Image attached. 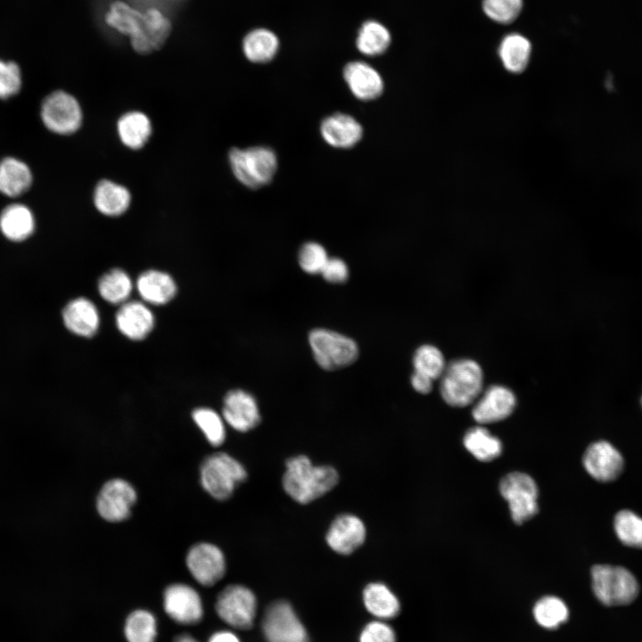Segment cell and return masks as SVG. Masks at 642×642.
<instances>
[{
	"label": "cell",
	"mask_w": 642,
	"mask_h": 642,
	"mask_svg": "<svg viewBox=\"0 0 642 642\" xmlns=\"http://www.w3.org/2000/svg\"><path fill=\"white\" fill-rule=\"evenodd\" d=\"M173 642H200L195 638L189 634H181L177 636Z\"/></svg>",
	"instance_id": "cell-47"
},
{
	"label": "cell",
	"mask_w": 642,
	"mask_h": 642,
	"mask_svg": "<svg viewBox=\"0 0 642 642\" xmlns=\"http://www.w3.org/2000/svg\"><path fill=\"white\" fill-rule=\"evenodd\" d=\"M366 529L363 521L352 514H342L331 523L325 541L328 547L340 555H350L363 545Z\"/></svg>",
	"instance_id": "cell-16"
},
{
	"label": "cell",
	"mask_w": 642,
	"mask_h": 642,
	"mask_svg": "<svg viewBox=\"0 0 642 642\" xmlns=\"http://www.w3.org/2000/svg\"><path fill=\"white\" fill-rule=\"evenodd\" d=\"M591 585L596 597L605 605L630 604L639 591L634 574L620 565L595 564L591 568Z\"/></svg>",
	"instance_id": "cell-4"
},
{
	"label": "cell",
	"mask_w": 642,
	"mask_h": 642,
	"mask_svg": "<svg viewBox=\"0 0 642 642\" xmlns=\"http://www.w3.org/2000/svg\"><path fill=\"white\" fill-rule=\"evenodd\" d=\"M532 613L536 622L547 630L558 628L569 617L566 604L556 596L539 598L533 606Z\"/></svg>",
	"instance_id": "cell-35"
},
{
	"label": "cell",
	"mask_w": 642,
	"mask_h": 642,
	"mask_svg": "<svg viewBox=\"0 0 642 642\" xmlns=\"http://www.w3.org/2000/svg\"><path fill=\"white\" fill-rule=\"evenodd\" d=\"M640 405H641V407H642V394H641V397H640Z\"/></svg>",
	"instance_id": "cell-48"
},
{
	"label": "cell",
	"mask_w": 642,
	"mask_h": 642,
	"mask_svg": "<svg viewBox=\"0 0 642 642\" xmlns=\"http://www.w3.org/2000/svg\"><path fill=\"white\" fill-rule=\"evenodd\" d=\"M136 287L142 299L153 305L166 304L177 292L173 278L159 270H148L141 274Z\"/></svg>",
	"instance_id": "cell-27"
},
{
	"label": "cell",
	"mask_w": 642,
	"mask_h": 642,
	"mask_svg": "<svg viewBox=\"0 0 642 642\" xmlns=\"http://www.w3.org/2000/svg\"><path fill=\"white\" fill-rule=\"evenodd\" d=\"M33 176L29 167L14 157L0 160V193L17 197L26 193L32 185Z\"/></svg>",
	"instance_id": "cell-28"
},
{
	"label": "cell",
	"mask_w": 642,
	"mask_h": 642,
	"mask_svg": "<svg viewBox=\"0 0 642 642\" xmlns=\"http://www.w3.org/2000/svg\"><path fill=\"white\" fill-rule=\"evenodd\" d=\"M582 465L594 480L611 482L621 476L625 461L622 454L614 445L600 440L588 446L582 456Z\"/></svg>",
	"instance_id": "cell-11"
},
{
	"label": "cell",
	"mask_w": 642,
	"mask_h": 642,
	"mask_svg": "<svg viewBox=\"0 0 642 642\" xmlns=\"http://www.w3.org/2000/svg\"><path fill=\"white\" fill-rule=\"evenodd\" d=\"M200 474L203 489L218 500L229 498L235 488L247 479L244 466L224 452L207 457L201 465Z\"/></svg>",
	"instance_id": "cell-5"
},
{
	"label": "cell",
	"mask_w": 642,
	"mask_h": 642,
	"mask_svg": "<svg viewBox=\"0 0 642 642\" xmlns=\"http://www.w3.org/2000/svg\"><path fill=\"white\" fill-rule=\"evenodd\" d=\"M116 129L122 144L131 150H139L148 143L152 125L144 112L129 111L119 118Z\"/></svg>",
	"instance_id": "cell-24"
},
{
	"label": "cell",
	"mask_w": 642,
	"mask_h": 642,
	"mask_svg": "<svg viewBox=\"0 0 642 642\" xmlns=\"http://www.w3.org/2000/svg\"><path fill=\"white\" fill-rule=\"evenodd\" d=\"M483 387V372L480 365L469 358H460L448 365L440 377V392L451 407H464L475 402Z\"/></svg>",
	"instance_id": "cell-2"
},
{
	"label": "cell",
	"mask_w": 642,
	"mask_h": 642,
	"mask_svg": "<svg viewBox=\"0 0 642 642\" xmlns=\"http://www.w3.org/2000/svg\"><path fill=\"white\" fill-rule=\"evenodd\" d=\"M413 365L416 372L433 381L441 377L447 366L442 352L430 344L422 345L416 350Z\"/></svg>",
	"instance_id": "cell-38"
},
{
	"label": "cell",
	"mask_w": 642,
	"mask_h": 642,
	"mask_svg": "<svg viewBox=\"0 0 642 642\" xmlns=\"http://www.w3.org/2000/svg\"><path fill=\"white\" fill-rule=\"evenodd\" d=\"M208 642H241L238 637L229 630H219L214 632Z\"/></svg>",
	"instance_id": "cell-46"
},
{
	"label": "cell",
	"mask_w": 642,
	"mask_h": 642,
	"mask_svg": "<svg viewBox=\"0 0 642 642\" xmlns=\"http://www.w3.org/2000/svg\"><path fill=\"white\" fill-rule=\"evenodd\" d=\"M328 259L325 249L316 242L304 243L298 255L300 267L310 275L321 274Z\"/></svg>",
	"instance_id": "cell-41"
},
{
	"label": "cell",
	"mask_w": 642,
	"mask_h": 642,
	"mask_svg": "<svg viewBox=\"0 0 642 642\" xmlns=\"http://www.w3.org/2000/svg\"><path fill=\"white\" fill-rule=\"evenodd\" d=\"M215 610L221 621L228 626L247 630L252 628L255 621L257 598L249 588L232 584L218 595Z\"/></svg>",
	"instance_id": "cell-7"
},
{
	"label": "cell",
	"mask_w": 642,
	"mask_h": 642,
	"mask_svg": "<svg viewBox=\"0 0 642 642\" xmlns=\"http://www.w3.org/2000/svg\"><path fill=\"white\" fill-rule=\"evenodd\" d=\"M531 51L529 38L518 32L505 35L498 49L503 67L511 73H521L527 68Z\"/></svg>",
	"instance_id": "cell-26"
},
{
	"label": "cell",
	"mask_w": 642,
	"mask_h": 642,
	"mask_svg": "<svg viewBox=\"0 0 642 642\" xmlns=\"http://www.w3.org/2000/svg\"><path fill=\"white\" fill-rule=\"evenodd\" d=\"M261 629L267 642H309L305 626L291 604L284 600L268 605Z\"/></svg>",
	"instance_id": "cell-10"
},
{
	"label": "cell",
	"mask_w": 642,
	"mask_h": 642,
	"mask_svg": "<svg viewBox=\"0 0 642 642\" xmlns=\"http://www.w3.org/2000/svg\"><path fill=\"white\" fill-rule=\"evenodd\" d=\"M157 634V620L152 612L136 609L128 615L124 624L128 642H155Z\"/></svg>",
	"instance_id": "cell-34"
},
{
	"label": "cell",
	"mask_w": 642,
	"mask_h": 642,
	"mask_svg": "<svg viewBox=\"0 0 642 642\" xmlns=\"http://www.w3.org/2000/svg\"><path fill=\"white\" fill-rule=\"evenodd\" d=\"M130 191L119 183L102 179L95 186L93 202L95 209L107 217L123 215L130 207Z\"/></svg>",
	"instance_id": "cell-23"
},
{
	"label": "cell",
	"mask_w": 642,
	"mask_h": 642,
	"mask_svg": "<svg viewBox=\"0 0 642 642\" xmlns=\"http://www.w3.org/2000/svg\"><path fill=\"white\" fill-rule=\"evenodd\" d=\"M40 117L49 131L61 136L76 133L83 122L78 101L63 90L52 92L43 100Z\"/></svg>",
	"instance_id": "cell-8"
},
{
	"label": "cell",
	"mask_w": 642,
	"mask_h": 642,
	"mask_svg": "<svg viewBox=\"0 0 642 642\" xmlns=\"http://www.w3.org/2000/svg\"><path fill=\"white\" fill-rule=\"evenodd\" d=\"M391 42V33L384 25L376 21H367L358 31L356 45L363 54L376 56L383 54Z\"/></svg>",
	"instance_id": "cell-33"
},
{
	"label": "cell",
	"mask_w": 642,
	"mask_h": 642,
	"mask_svg": "<svg viewBox=\"0 0 642 642\" xmlns=\"http://www.w3.org/2000/svg\"><path fill=\"white\" fill-rule=\"evenodd\" d=\"M171 32V22L160 11L149 8L144 12V25L141 33L130 38L133 49L140 54H148L159 50Z\"/></svg>",
	"instance_id": "cell-18"
},
{
	"label": "cell",
	"mask_w": 642,
	"mask_h": 642,
	"mask_svg": "<svg viewBox=\"0 0 642 642\" xmlns=\"http://www.w3.org/2000/svg\"><path fill=\"white\" fill-rule=\"evenodd\" d=\"M320 131L325 141L336 148H350L363 136L362 126L345 113H334L324 119Z\"/></svg>",
	"instance_id": "cell-21"
},
{
	"label": "cell",
	"mask_w": 642,
	"mask_h": 642,
	"mask_svg": "<svg viewBox=\"0 0 642 642\" xmlns=\"http://www.w3.org/2000/svg\"><path fill=\"white\" fill-rule=\"evenodd\" d=\"M498 489L508 504L510 515L515 523L522 524L537 514L539 490L529 474L509 473L500 480Z\"/></svg>",
	"instance_id": "cell-9"
},
{
	"label": "cell",
	"mask_w": 642,
	"mask_h": 642,
	"mask_svg": "<svg viewBox=\"0 0 642 642\" xmlns=\"http://www.w3.org/2000/svg\"><path fill=\"white\" fill-rule=\"evenodd\" d=\"M186 566L198 583L211 587L224 577L226 559L219 547L211 543L202 542L189 549Z\"/></svg>",
	"instance_id": "cell-13"
},
{
	"label": "cell",
	"mask_w": 642,
	"mask_h": 642,
	"mask_svg": "<svg viewBox=\"0 0 642 642\" xmlns=\"http://www.w3.org/2000/svg\"><path fill=\"white\" fill-rule=\"evenodd\" d=\"M343 78L351 93L360 100H374L383 93L381 75L364 62H349L343 69Z\"/></svg>",
	"instance_id": "cell-19"
},
{
	"label": "cell",
	"mask_w": 642,
	"mask_h": 642,
	"mask_svg": "<svg viewBox=\"0 0 642 642\" xmlns=\"http://www.w3.org/2000/svg\"><path fill=\"white\" fill-rule=\"evenodd\" d=\"M192 416L211 445L217 447L224 442L225 425L221 416L216 411L208 407H200L195 409Z\"/></svg>",
	"instance_id": "cell-39"
},
{
	"label": "cell",
	"mask_w": 642,
	"mask_h": 642,
	"mask_svg": "<svg viewBox=\"0 0 642 642\" xmlns=\"http://www.w3.org/2000/svg\"><path fill=\"white\" fill-rule=\"evenodd\" d=\"M22 86L21 71L19 65L12 61L0 60V99H8L17 95Z\"/></svg>",
	"instance_id": "cell-42"
},
{
	"label": "cell",
	"mask_w": 642,
	"mask_h": 642,
	"mask_svg": "<svg viewBox=\"0 0 642 642\" xmlns=\"http://www.w3.org/2000/svg\"><path fill=\"white\" fill-rule=\"evenodd\" d=\"M410 382L414 390L422 394L429 393L433 385V380L416 371H414Z\"/></svg>",
	"instance_id": "cell-45"
},
{
	"label": "cell",
	"mask_w": 642,
	"mask_h": 642,
	"mask_svg": "<svg viewBox=\"0 0 642 642\" xmlns=\"http://www.w3.org/2000/svg\"><path fill=\"white\" fill-rule=\"evenodd\" d=\"M100 295L112 304L126 302L132 291V281L129 276L119 268L105 273L99 280Z\"/></svg>",
	"instance_id": "cell-37"
},
{
	"label": "cell",
	"mask_w": 642,
	"mask_h": 642,
	"mask_svg": "<svg viewBox=\"0 0 642 642\" xmlns=\"http://www.w3.org/2000/svg\"><path fill=\"white\" fill-rule=\"evenodd\" d=\"M309 343L317 365L327 371L346 367L358 357L356 342L332 330L313 329L309 334Z\"/></svg>",
	"instance_id": "cell-6"
},
{
	"label": "cell",
	"mask_w": 642,
	"mask_h": 642,
	"mask_svg": "<svg viewBox=\"0 0 642 642\" xmlns=\"http://www.w3.org/2000/svg\"><path fill=\"white\" fill-rule=\"evenodd\" d=\"M338 481L333 466L314 465L307 456L298 455L287 459L282 485L294 501L309 504L333 490Z\"/></svg>",
	"instance_id": "cell-1"
},
{
	"label": "cell",
	"mask_w": 642,
	"mask_h": 642,
	"mask_svg": "<svg viewBox=\"0 0 642 642\" xmlns=\"http://www.w3.org/2000/svg\"><path fill=\"white\" fill-rule=\"evenodd\" d=\"M63 323L71 333L83 336L95 335L99 328L100 317L95 305L86 298L70 301L62 311Z\"/></svg>",
	"instance_id": "cell-22"
},
{
	"label": "cell",
	"mask_w": 642,
	"mask_h": 642,
	"mask_svg": "<svg viewBox=\"0 0 642 642\" xmlns=\"http://www.w3.org/2000/svg\"><path fill=\"white\" fill-rule=\"evenodd\" d=\"M228 160L235 178L251 189L268 185L277 169L276 152L266 146L232 148Z\"/></svg>",
	"instance_id": "cell-3"
},
{
	"label": "cell",
	"mask_w": 642,
	"mask_h": 642,
	"mask_svg": "<svg viewBox=\"0 0 642 642\" xmlns=\"http://www.w3.org/2000/svg\"><path fill=\"white\" fill-rule=\"evenodd\" d=\"M515 406L513 391L503 385H492L475 400L472 416L481 424H493L508 417Z\"/></svg>",
	"instance_id": "cell-15"
},
{
	"label": "cell",
	"mask_w": 642,
	"mask_h": 642,
	"mask_svg": "<svg viewBox=\"0 0 642 642\" xmlns=\"http://www.w3.org/2000/svg\"><path fill=\"white\" fill-rule=\"evenodd\" d=\"M163 609L172 621L182 625H195L204 614L201 596L184 583L171 584L165 588Z\"/></svg>",
	"instance_id": "cell-12"
},
{
	"label": "cell",
	"mask_w": 642,
	"mask_h": 642,
	"mask_svg": "<svg viewBox=\"0 0 642 642\" xmlns=\"http://www.w3.org/2000/svg\"><path fill=\"white\" fill-rule=\"evenodd\" d=\"M107 25L130 38L138 36L144 25V12L125 2H113L105 14Z\"/></svg>",
	"instance_id": "cell-31"
},
{
	"label": "cell",
	"mask_w": 642,
	"mask_h": 642,
	"mask_svg": "<svg viewBox=\"0 0 642 642\" xmlns=\"http://www.w3.org/2000/svg\"><path fill=\"white\" fill-rule=\"evenodd\" d=\"M35 226L32 211L21 203L10 204L0 214V231L10 241L26 240L34 233Z\"/></svg>",
	"instance_id": "cell-25"
},
{
	"label": "cell",
	"mask_w": 642,
	"mask_h": 642,
	"mask_svg": "<svg viewBox=\"0 0 642 642\" xmlns=\"http://www.w3.org/2000/svg\"><path fill=\"white\" fill-rule=\"evenodd\" d=\"M613 531L624 546L642 549V517L630 509L618 511L613 517Z\"/></svg>",
	"instance_id": "cell-36"
},
{
	"label": "cell",
	"mask_w": 642,
	"mask_h": 642,
	"mask_svg": "<svg viewBox=\"0 0 642 642\" xmlns=\"http://www.w3.org/2000/svg\"><path fill=\"white\" fill-rule=\"evenodd\" d=\"M279 40L275 33L267 29H255L243 40L245 57L254 63L270 62L277 54Z\"/></svg>",
	"instance_id": "cell-30"
},
{
	"label": "cell",
	"mask_w": 642,
	"mask_h": 642,
	"mask_svg": "<svg viewBox=\"0 0 642 642\" xmlns=\"http://www.w3.org/2000/svg\"><path fill=\"white\" fill-rule=\"evenodd\" d=\"M363 602L366 609L382 621L396 617L400 611L399 598L382 582H371L365 587Z\"/></svg>",
	"instance_id": "cell-29"
},
{
	"label": "cell",
	"mask_w": 642,
	"mask_h": 642,
	"mask_svg": "<svg viewBox=\"0 0 642 642\" xmlns=\"http://www.w3.org/2000/svg\"><path fill=\"white\" fill-rule=\"evenodd\" d=\"M136 501L133 486L123 479L106 482L96 498V509L102 518L108 522H121L131 514Z\"/></svg>",
	"instance_id": "cell-14"
},
{
	"label": "cell",
	"mask_w": 642,
	"mask_h": 642,
	"mask_svg": "<svg viewBox=\"0 0 642 642\" xmlns=\"http://www.w3.org/2000/svg\"><path fill=\"white\" fill-rule=\"evenodd\" d=\"M222 413L224 420L240 432L255 428L260 422V413L255 398L243 390H233L226 393Z\"/></svg>",
	"instance_id": "cell-17"
},
{
	"label": "cell",
	"mask_w": 642,
	"mask_h": 642,
	"mask_svg": "<svg viewBox=\"0 0 642 642\" xmlns=\"http://www.w3.org/2000/svg\"><path fill=\"white\" fill-rule=\"evenodd\" d=\"M116 325L126 337L138 341L152 330L154 317L150 309L139 301L124 302L116 314Z\"/></svg>",
	"instance_id": "cell-20"
},
{
	"label": "cell",
	"mask_w": 642,
	"mask_h": 642,
	"mask_svg": "<svg viewBox=\"0 0 642 642\" xmlns=\"http://www.w3.org/2000/svg\"><path fill=\"white\" fill-rule=\"evenodd\" d=\"M463 442L467 451L482 462L492 461L502 452L500 440L482 426L469 429L464 436Z\"/></svg>",
	"instance_id": "cell-32"
},
{
	"label": "cell",
	"mask_w": 642,
	"mask_h": 642,
	"mask_svg": "<svg viewBox=\"0 0 642 642\" xmlns=\"http://www.w3.org/2000/svg\"><path fill=\"white\" fill-rule=\"evenodd\" d=\"M359 642H397L393 629L382 620L367 623L359 636Z\"/></svg>",
	"instance_id": "cell-43"
},
{
	"label": "cell",
	"mask_w": 642,
	"mask_h": 642,
	"mask_svg": "<svg viewBox=\"0 0 642 642\" xmlns=\"http://www.w3.org/2000/svg\"><path fill=\"white\" fill-rule=\"evenodd\" d=\"M523 8V0H482V9L492 21L509 24L514 21Z\"/></svg>",
	"instance_id": "cell-40"
},
{
	"label": "cell",
	"mask_w": 642,
	"mask_h": 642,
	"mask_svg": "<svg viewBox=\"0 0 642 642\" xmlns=\"http://www.w3.org/2000/svg\"><path fill=\"white\" fill-rule=\"evenodd\" d=\"M321 274L331 284H342L349 277V268L342 259L329 258Z\"/></svg>",
	"instance_id": "cell-44"
}]
</instances>
